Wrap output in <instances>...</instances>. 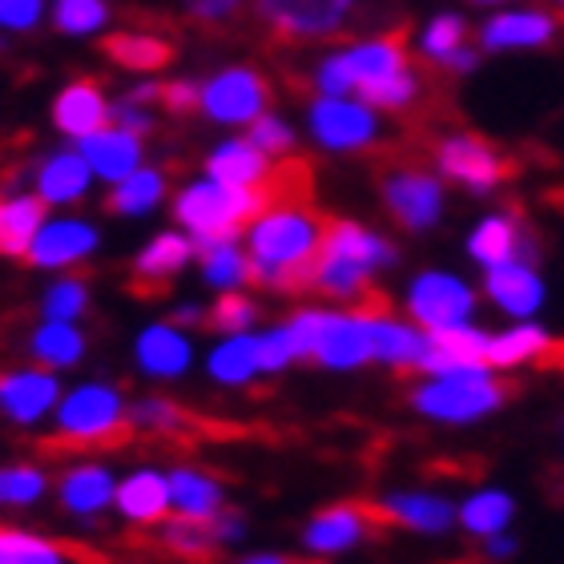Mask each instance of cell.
I'll return each mask as SVG.
<instances>
[{
    "label": "cell",
    "instance_id": "cell-12",
    "mask_svg": "<svg viewBox=\"0 0 564 564\" xmlns=\"http://www.w3.org/2000/svg\"><path fill=\"white\" fill-rule=\"evenodd\" d=\"M379 524L383 520H379L376 508L359 505V500H339V505H327L323 512L306 520L303 532H299V544L315 561H335V556L364 549L379 532Z\"/></svg>",
    "mask_w": 564,
    "mask_h": 564
},
{
    "label": "cell",
    "instance_id": "cell-32",
    "mask_svg": "<svg viewBox=\"0 0 564 564\" xmlns=\"http://www.w3.org/2000/svg\"><path fill=\"white\" fill-rule=\"evenodd\" d=\"M48 218V206L33 189H4L0 194V259H21L33 247L36 230Z\"/></svg>",
    "mask_w": 564,
    "mask_h": 564
},
{
    "label": "cell",
    "instance_id": "cell-1",
    "mask_svg": "<svg viewBox=\"0 0 564 564\" xmlns=\"http://www.w3.org/2000/svg\"><path fill=\"white\" fill-rule=\"evenodd\" d=\"M323 230H327V218L311 206V198L271 202L242 230L254 282L267 291H311V267H315Z\"/></svg>",
    "mask_w": 564,
    "mask_h": 564
},
{
    "label": "cell",
    "instance_id": "cell-36",
    "mask_svg": "<svg viewBox=\"0 0 564 564\" xmlns=\"http://www.w3.org/2000/svg\"><path fill=\"white\" fill-rule=\"evenodd\" d=\"M170 194V177L158 165L141 162L133 174H126L121 182H113L106 194V210L118 214V218H145L165 202Z\"/></svg>",
    "mask_w": 564,
    "mask_h": 564
},
{
    "label": "cell",
    "instance_id": "cell-38",
    "mask_svg": "<svg viewBox=\"0 0 564 564\" xmlns=\"http://www.w3.org/2000/svg\"><path fill=\"white\" fill-rule=\"evenodd\" d=\"M517 520V500L505 488H480V492L464 496L456 505V524L468 532L471 541L508 532V524Z\"/></svg>",
    "mask_w": 564,
    "mask_h": 564
},
{
    "label": "cell",
    "instance_id": "cell-48",
    "mask_svg": "<svg viewBox=\"0 0 564 564\" xmlns=\"http://www.w3.org/2000/svg\"><path fill=\"white\" fill-rule=\"evenodd\" d=\"M206 323L218 335H242V330H254L259 323V303L242 291H218V303L206 311Z\"/></svg>",
    "mask_w": 564,
    "mask_h": 564
},
{
    "label": "cell",
    "instance_id": "cell-13",
    "mask_svg": "<svg viewBox=\"0 0 564 564\" xmlns=\"http://www.w3.org/2000/svg\"><path fill=\"white\" fill-rule=\"evenodd\" d=\"M97 250H101V230H97V223H89L82 214H48L45 223H41V230H36L29 254H24V262H29L33 271L61 274V271L85 267Z\"/></svg>",
    "mask_w": 564,
    "mask_h": 564
},
{
    "label": "cell",
    "instance_id": "cell-45",
    "mask_svg": "<svg viewBox=\"0 0 564 564\" xmlns=\"http://www.w3.org/2000/svg\"><path fill=\"white\" fill-rule=\"evenodd\" d=\"M48 488L53 480L41 464H29V459L0 464V508H33L45 500Z\"/></svg>",
    "mask_w": 564,
    "mask_h": 564
},
{
    "label": "cell",
    "instance_id": "cell-22",
    "mask_svg": "<svg viewBox=\"0 0 564 564\" xmlns=\"http://www.w3.org/2000/svg\"><path fill=\"white\" fill-rule=\"evenodd\" d=\"M113 488H118L113 468L97 464V459H82L57 476V505L69 517L94 520L113 508Z\"/></svg>",
    "mask_w": 564,
    "mask_h": 564
},
{
    "label": "cell",
    "instance_id": "cell-42",
    "mask_svg": "<svg viewBox=\"0 0 564 564\" xmlns=\"http://www.w3.org/2000/svg\"><path fill=\"white\" fill-rule=\"evenodd\" d=\"M351 97H359V101H364V106H371V109L403 113V109H412L415 101L423 97V82H420V73H415L412 65H403V69H395V73H383V77H371V82H364Z\"/></svg>",
    "mask_w": 564,
    "mask_h": 564
},
{
    "label": "cell",
    "instance_id": "cell-30",
    "mask_svg": "<svg viewBox=\"0 0 564 564\" xmlns=\"http://www.w3.org/2000/svg\"><path fill=\"white\" fill-rule=\"evenodd\" d=\"M423 335L412 318H395L383 311V303L371 311V359L391 371H420Z\"/></svg>",
    "mask_w": 564,
    "mask_h": 564
},
{
    "label": "cell",
    "instance_id": "cell-57",
    "mask_svg": "<svg viewBox=\"0 0 564 564\" xmlns=\"http://www.w3.org/2000/svg\"><path fill=\"white\" fill-rule=\"evenodd\" d=\"M170 323H177V327H198V323H206V311H202V306H194V303H186V306H177L174 315H170Z\"/></svg>",
    "mask_w": 564,
    "mask_h": 564
},
{
    "label": "cell",
    "instance_id": "cell-29",
    "mask_svg": "<svg viewBox=\"0 0 564 564\" xmlns=\"http://www.w3.org/2000/svg\"><path fill=\"white\" fill-rule=\"evenodd\" d=\"M468 254L480 262L484 271L512 259L532 262V238L524 230V223H520V214H488L468 235Z\"/></svg>",
    "mask_w": 564,
    "mask_h": 564
},
{
    "label": "cell",
    "instance_id": "cell-35",
    "mask_svg": "<svg viewBox=\"0 0 564 564\" xmlns=\"http://www.w3.org/2000/svg\"><path fill=\"white\" fill-rule=\"evenodd\" d=\"M206 376L218 388H250L254 379H262L259 367V347H254V330L242 335H223L206 355Z\"/></svg>",
    "mask_w": 564,
    "mask_h": 564
},
{
    "label": "cell",
    "instance_id": "cell-16",
    "mask_svg": "<svg viewBox=\"0 0 564 564\" xmlns=\"http://www.w3.org/2000/svg\"><path fill=\"white\" fill-rule=\"evenodd\" d=\"M61 379L41 364L0 367V420L12 427H41L61 400Z\"/></svg>",
    "mask_w": 564,
    "mask_h": 564
},
{
    "label": "cell",
    "instance_id": "cell-10",
    "mask_svg": "<svg viewBox=\"0 0 564 564\" xmlns=\"http://www.w3.org/2000/svg\"><path fill=\"white\" fill-rule=\"evenodd\" d=\"M271 82L254 65H230L198 85V109L214 126H250L271 109Z\"/></svg>",
    "mask_w": 564,
    "mask_h": 564
},
{
    "label": "cell",
    "instance_id": "cell-59",
    "mask_svg": "<svg viewBox=\"0 0 564 564\" xmlns=\"http://www.w3.org/2000/svg\"><path fill=\"white\" fill-rule=\"evenodd\" d=\"M471 4H484V9H496V4H508V0H471Z\"/></svg>",
    "mask_w": 564,
    "mask_h": 564
},
{
    "label": "cell",
    "instance_id": "cell-25",
    "mask_svg": "<svg viewBox=\"0 0 564 564\" xmlns=\"http://www.w3.org/2000/svg\"><path fill=\"white\" fill-rule=\"evenodd\" d=\"M194 254H198V247H194V238L186 230H162V235H153L133 254V286H141V291H162L165 282L186 271L189 262H194Z\"/></svg>",
    "mask_w": 564,
    "mask_h": 564
},
{
    "label": "cell",
    "instance_id": "cell-3",
    "mask_svg": "<svg viewBox=\"0 0 564 564\" xmlns=\"http://www.w3.org/2000/svg\"><path fill=\"white\" fill-rule=\"evenodd\" d=\"M355 306H299L282 330L291 339L294 364H318L323 371H364L371 359V311Z\"/></svg>",
    "mask_w": 564,
    "mask_h": 564
},
{
    "label": "cell",
    "instance_id": "cell-44",
    "mask_svg": "<svg viewBox=\"0 0 564 564\" xmlns=\"http://www.w3.org/2000/svg\"><path fill=\"white\" fill-rule=\"evenodd\" d=\"M130 432L158 435V440H177L189 432V412L170 395H141L130 403Z\"/></svg>",
    "mask_w": 564,
    "mask_h": 564
},
{
    "label": "cell",
    "instance_id": "cell-49",
    "mask_svg": "<svg viewBox=\"0 0 564 564\" xmlns=\"http://www.w3.org/2000/svg\"><path fill=\"white\" fill-rule=\"evenodd\" d=\"M48 21V0H0V33L29 36Z\"/></svg>",
    "mask_w": 564,
    "mask_h": 564
},
{
    "label": "cell",
    "instance_id": "cell-6",
    "mask_svg": "<svg viewBox=\"0 0 564 564\" xmlns=\"http://www.w3.org/2000/svg\"><path fill=\"white\" fill-rule=\"evenodd\" d=\"M48 423L57 447H113L130 435V400L118 383L85 379L77 388L61 391Z\"/></svg>",
    "mask_w": 564,
    "mask_h": 564
},
{
    "label": "cell",
    "instance_id": "cell-39",
    "mask_svg": "<svg viewBox=\"0 0 564 564\" xmlns=\"http://www.w3.org/2000/svg\"><path fill=\"white\" fill-rule=\"evenodd\" d=\"M194 259H198V267H202V282H206V286H214V291H242L247 282H254L250 254L238 247V238L202 242Z\"/></svg>",
    "mask_w": 564,
    "mask_h": 564
},
{
    "label": "cell",
    "instance_id": "cell-63",
    "mask_svg": "<svg viewBox=\"0 0 564 564\" xmlns=\"http://www.w3.org/2000/svg\"><path fill=\"white\" fill-rule=\"evenodd\" d=\"M561 206H564V202H561Z\"/></svg>",
    "mask_w": 564,
    "mask_h": 564
},
{
    "label": "cell",
    "instance_id": "cell-24",
    "mask_svg": "<svg viewBox=\"0 0 564 564\" xmlns=\"http://www.w3.org/2000/svg\"><path fill=\"white\" fill-rule=\"evenodd\" d=\"M113 512L126 524L138 529H153L170 517V480L162 468H133L130 476H121L113 488Z\"/></svg>",
    "mask_w": 564,
    "mask_h": 564
},
{
    "label": "cell",
    "instance_id": "cell-4",
    "mask_svg": "<svg viewBox=\"0 0 564 564\" xmlns=\"http://www.w3.org/2000/svg\"><path fill=\"white\" fill-rule=\"evenodd\" d=\"M508 403L505 379H496L488 364L452 367V371H427L408 391V408L420 420L444 423V427H471L480 420H492Z\"/></svg>",
    "mask_w": 564,
    "mask_h": 564
},
{
    "label": "cell",
    "instance_id": "cell-55",
    "mask_svg": "<svg viewBox=\"0 0 564 564\" xmlns=\"http://www.w3.org/2000/svg\"><path fill=\"white\" fill-rule=\"evenodd\" d=\"M109 121H118V126H126V130L133 133H153V109L150 106H133V101H113V118Z\"/></svg>",
    "mask_w": 564,
    "mask_h": 564
},
{
    "label": "cell",
    "instance_id": "cell-37",
    "mask_svg": "<svg viewBox=\"0 0 564 564\" xmlns=\"http://www.w3.org/2000/svg\"><path fill=\"white\" fill-rule=\"evenodd\" d=\"M553 335L529 318H517V327L488 335V367L492 371H517L524 364H536L544 355H553Z\"/></svg>",
    "mask_w": 564,
    "mask_h": 564
},
{
    "label": "cell",
    "instance_id": "cell-28",
    "mask_svg": "<svg viewBox=\"0 0 564 564\" xmlns=\"http://www.w3.org/2000/svg\"><path fill=\"white\" fill-rule=\"evenodd\" d=\"M423 355H420V376L427 371H452V367H476L488 364V330L476 323H459L444 330H423Z\"/></svg>",
    "mask_w": 564,
    "mask_h": 564
},
{
    "label": "cell",
    "instance_id": "cell-33",
    "mask_svg": "<svg viewBox=\"0 0 564 564\" xmlns=\"http://www.w3.org/2000/svg\"><path fill=\"white\" fill-rule=\"evenodd\" d=\"M101 53H106L118 69L150 77V73H162L165 65L174 61V41L162 33H153V29H121V33H109L106 41H101Z\"/></svg>",
    "mask_w": 564,
    "mask_h": 564
},
{
    "label": "cell",
    "instance_id": "cell-21",
    "mask_svg": "<svg viewBox=\"0 0 564 564\" xmlns=\"http://www.w3.org/2000/svg\"><path fill=\"white\" fill-rule=\"evenodd\" d=\"M77 150H82V158L89 162L97 182H106V186L121 182V177L133 174V170L145 162V138L126 130V126H118V121H109V126H101L97 133L82 138Z\"/></svg>",
    "mask_w": 564,
    "mask_h": 564
},
{
    "label": "cell",
    "instance_id": "cell-52",
    "mask_svg": "<svg viewBox=\"0 0 564 564\" xmlns=\"http://www.w3.org/2000/svg\"><path fill=\"white\" fill-rule=\"evenodd\" d=\"M158 106H165L170 113H194L198 109V82H186V77H174V82H162V97Z\"/></svg>",
    "mask_w": 564,
    "mask_h": 564
},
{
    "label": "cell",
    "instance_id": "cell-54",
    "mask_svg": "<svg viewBox=\"0 0 564 564\" xmlns=\"http://www.w3.org/2000/svg\"><path fill=\"white\" fill-rule=\"evenodd\" d=\"M186 12L202 24H226L242 12V0H186Z\"/></svg>",
    "mask_w": 564,
    "mask_h": 564
},
{
    "label": "cell",
    "instance_id": "cell-43",
    "mask_svg": "<svg viewBox=\"0 0 564 564\" xmlns=\"http://www.w3.org/2000/svg\"><path fill=\"white\" fill-rule=\"evenodd\" d=\"M0 564H73V553L53 536L0 524Z\"/></svg>",
    "mask_w": 564,
    "mask_h": 564
},
{
    "label": "cell",
    "instance_id": "cell-46",
    "mask_svg": "<svg viewBox=\"0 0 564 564\" xmlns=\"http://www.w3.org/2000/svg\"><path fill=\"white\" fill-rule=\"evenodd\" d=\"M162 549L174 553L177 561H210L218 544L210 541V529L202 520H186V517H165L162 524Z\"/></svg>",
    "mask_w": 564,
    "mask_h": 564
},
{
    "label": "cell",
    "instance_id": "cell-19",
    "mask_svg": "<svg viewBox=\"0 0 564 564\" xmlns=\"http://www.w3.org/2000/svg\"><path fill=\"white\" fill-rule=\"evenodd\" d=\"M376 512L383 524H395L412 536H447L456 529V500H447L440 492H423V488L388 492L376 505Z\"/></svg>",
    "mask_w": 564,
    "mask_h": 564
},
{
    "label": "cell",
    "instance_id": "cell-51",
    "mask_svg": "<svg viewBox=\"0 0 564 564\" xmlns=\"http://www.w3.org/2000/svg\"><path fill=\"white\" fill-rule=\"evenodd\" d=\"M250 141H254V145H259L262 153H271V158L294 153V130L282 118H274L271 109H267L262 118L250 121Z\"/></svg>",
    "mask_w": 564,
    "mask_h": 564
},
{
    "label": "cell",
    "instance_id": "cell-47",
    "mask_svg": "<svg viewBox=\"0 0 564 564\" xmlns=\"http://www.w3.org/2000/svg\"><path fill=\"white\" fill-rule=\"evenodd\" d=\"M459 48H468V21L456 17V12H444V17H435L420 36V53L423 61H432L444 69L447 61L456 57Z\"/></svg>",
    "mask_w": 564,
    "mask_h": 564
},
{
    "label": "cell",
    "instance_id": "cell-8",
    "mask_svg": "<svg viewBox=\"0 0 564 564\" xmlns=\"http://www.w3.org/2000/svg\"><path fill=\"white\" fill-rule=\"evenodd\" d=\"M355 9H359V0H254V17L282 45L339 36Z\"/></svg>",
    "mask_w": 564,
    "mask_h": 564
},
{
    "label": "cell",
    "instance_id": "cell-7",
    "mask_svg": "<svg viewBox=\"0 0 564 564\" xmlns=\"http://www.w3.org/2000/svg\"><path fill=\"white\" fill-rule=\"evenodd\" d=\"M403 65H412V61H408V45H403V33H379L318 61L315 85H318V94L351 97L364 82L383 77V73H395V69H403Z\"/></svg>",
    "mask_w": 564,
    "mask_h": 564
},
{
    "label": "cell",
    "instance_id": "cell-60",
    "mask_svg": "<svg viewBox=\"0 0 564 564\" xmlns=\"http://www.w3.org/2000/svg\"><path fill=\"white\" fill-rule=\"evenodd\" d=\"M553 355H556V364L564 367V343H561V347H553Z\"/></svg>",
    "mask_w": 564,
    "mask_h": 564
},
{
    "label": "cell",
    "instance_id": "cell-9",
    "mask_svg": "<svg viewBox=\"0 0 564 564\" xmlns=\"http://www.w3.org/2000/svg\"><path fill=\"white\" fill-rule=\"evenodd\" d=\"M379 194H383V210L391 214V223L408 235H423L444 218V182H440V174L423 170L420 162L383 170Z\"/></svg>",
    "mask_w": 564,
    "mask_h": 564
},
{
    "label": "cell",
    "instance_id": "cell-26",
    "mask_svg": "<svg viewBox=\"0 0 564 564\" xmlns=\"http://www.w3.org/2000/svg\"><path fill=\"white\" fill-rule=\"evenodd\" d=\"M24 351L29 364H41L48 371H73L85 364L89 355V335L82 323H61V318H36V327L24 335Z\"/></svg>",
    "mask_w": 564,
    "mask_h": 564
},
{
    "label": "cell",
    "instance_id": "cell-14",
    "mask_svg": "<svg viewBox=\"0 0 564 564\" xmlns=\"http://www.w3.org/2000/svg\"><path fill=\"white\" fill-rule=\"evenodd\" d=\"M306 121H311V138L330 153H359L379 141L376 109L364 106L359 97L318 94L306 109Z\"/></svg>",
    "mask_w": 564,
    "mask_h": 564
},
{
    "label": "cell",
    "instance_id": "cell-50",
    "mask_svg": "<svg viewBox=\"0 0 564 564\" xmlns=\"http://www.w3.org/2000/svg\"><path fill=\"white\" fill-rule=\"evenodd\" d=\"M254 347H259L262 376H282V371L294 364L291 339H286L282 323H279V327H271V330H254Z\"/></svg>",
    "mask_w": 564,
    "mask_h": 564
},
{
    "label": "cell",
    "instance_id": "cell-31",
    "mask_svg": "<svg viewBox=\"0 0 564 564\" xmlns=\"http://www.w3.org/2000/svg\"><path fill=\"white\" fill-rule=\"evenodd\" d=\"M553 36H556V21L541 9L496 12L480 29L484 48H492V53H505V48H544L553 45Z\"/></svg>",
    "mask_w": 564,
    "mask_h": 564
},
{
    "label": "cell",
    "instance_id": "cell-17",
    "mask_svg": "<svg viewBox=\"0 0 564 564\" xmlns=\"http://www.w3.org/2000/svg\"><path fill=\"white\" fill-rule=\"evenodd\" d=\"M94 170L82 158L77 145H61V150L41 153L33 162V194L45 202L48 210H73L77 202L89 198L94 189Z\"/></svg>",
    "mask_w": 564,
    "mask_h": 564
},
{
    "label": "cell",
    "instance_id": "cell-41",
    "mask_svg": "<svg viewBox=\"0 0 564 564\" xmlns=\"http://www.w3.org/2000/svg\"><path fill=\"white\" fill-rule=\"evenodd\" d=\"M94 306V291L77 271H61L48 282L41 299H36V315L41 318H61V323H82Z\"/></svg>",
    "mask_w": 564,
    "mask_h": 564
},
{
    "label": "cell",
    "instance_id": "cell-23",
    "mask_svg": "<svg viewBox=\"0 0 564 564\" xmlns=\"http://www.w3.org/2000/svg\"><path fill=\"white\" fill-rule=\"evenodd\" d=\"M484 294L496 311L512 318H532L544 306V279L529 259H512L484 271Z\"/></svg>",
    "mask_w": 564,
    "mask_h": 564
},
{
    "label": "cell",
    "instance_id": "cell-15",
    "mask_svg": "<svg viewBox=\"0 0 564 564\" xmlns=\"http://www.w3.org/2000/svg\"><path fill=\"white\" fill-rule=\"evenodd\" d=\"M403 303H408V315L420 330L459 327L476 315V291L452 271H420Z\"/></svg>",
    "mask_w": 564,
    "mask_h": 564
},
{
    "label": "cell",
    "instance_id": "cell-5",
    "mask_svg": "<svg viewBox=\"0 0 564 564\" xmlns=\"http://www.w3.org/2000/svg\"><path fill=\"white\" fill-rule=\"evenodd\" d=\"M271 206V189L262 186H226L214 177H198L174 194V223L202 242H223V238H242L254 218Z\"/></svg>",
    "mask_w": 564,
    "mask_h": 564
},
{
    "label": "cell",
    "instance_id": "cell-62",
    "mask_svg": "<svg viewBox=\"0 0 564 564\" xmlns=\"http://www.w3.org/2000/svg\"><path fill=\"white\" fill-rule=\"evenodd\" d=\"M556 4H564V0H556Z\"/></svg>",
    "mask_w": 564,
    "mask_h": 564
},
{
    "label": "cell",
    "instance_id": "cell-2",
    "mask_svg": "<svg viewBox=\"0 0 564 564\" xmlns=\"http://www.w3.org/2000/svg\"><path fill=\"white\" fill-rule=\"evenodd\" d=\"M395 259H400L395 242L376 235L371 226L355 223V218H327L315 267H311V291L343 306L376 303L371 279L395 267Z\"/></svg>",
    "mask_w": 564,
    "mask_h": 564
},
{
    "label": "cell",
    "instance_id": "cell-18",
    "mask_svg": "<svg viewBox=\"0 0 564 564\" xmlns=\"http://www.w3.org/2000/svg\"><path fill=\"white\" fill-rule=\"evenodd\" d=\"M113 118V101H109L106 85L94 77H73L57 89L53 106H48V121L61 138H69L73 145L89 133H97L101 126H109Z\"/></svg>",
    "mask_w": 564,
    "mask_h": 564
},
{
    "label": "cell",
    "instance_id": "cell-27",
    "mask_svg": "<svg viewBox=\"0 0 564 564\" xmlns=\"http://www.w3.org/2000/svg\"><path fill=\"white\" fill-rule=\"evenodd\" d=\"M170 480V517H186V520H214L226 508V488L218 476H210L198 464H174L165 471Z\"/></svg>",
    "mask_w": 564,
    "mask_h": 564
},
{
    "label": "cell",
    "instance_id": "cell-56",
    "mask_svg": "<svg viewBox=\"0 0 564 564\" xmlns=\"http://www.w3.org/2000/svg\"><path fill=\"white\" fill-rule=\"evenodd\" d=\"M484 556H488V561H512V556H517V536H512V532H496V536H484Z\"/></svg>",
    "mask_w": 564,
    "mask_h": 564
},
{
    "label": "cell",
    "instance_id": "cell-20",
    "mask_svg": "<svg viewBox=\"0 0 564 564\" xmlns=\"http://www.w3.org/2000/svg\"><path fill=\"white\" fill-rule=\"evenodd\" d=\"M133 367L145 379L174 383V379H182L194 367V339L186 335V327H177L170 318L165 323H150L133 339Z\"/></svg>",
    "mask_w": 564,
    "mask_h": 564
},
{
    "label": "cell",
    "instance_id": "cell-40",
    "mask_svg": "<svg viewBox=\"0 0 564 564\" xmlns=\"http://www.w3.org/2000/svg\"><path fill=\"white\" fill-rule=\"evenodd\" d=\"M113 21V0H48V24L69 41L106 33Z\"/></svg>",
    "mask_w": 564,
    "mask_h": 564
},
{
    "label": "cell",
    "instance_id": "cell-61",
    "mask_svg": "<svg viewBox=\"0 0 564 564\" xmlns=\"http://www.w3.org/2000/svg\"><path fill=\"white\" fill-rule=\"evenodd\" d=\"M561 459H564V420H561Z\"/></svg>",
    "mask_w": 564,
    "mask_h": 564
},
{
    "label": "cell",
    "instance_id": "cell-53",
    "mask_svg": "<svg viewBox=\"0 0 564 564\" xmlns=\"http://www.w3.org/2000/svg\"><path fill=\"white\" fill-rule=\"evenodd\" d=\"M206 529H210V541L218 544V549H230V544L247 541V520H242V512H235V508H223L214 520H206Z\"/></svg>",
    "mask_w": 564,
    "mask_h": 564
},
{
    "label": "cell",
    "instance_id": "cell-58",
    "mask_svg": "<svg viewBox=\"0 0 564 564\" xmlns=\"http://www.w3.org/2000/svg\"><path fill=\"white\" fill-rule=\"evenodd\" d=\"M238 564H294L291 556H279V553H250V556H242Z\"/></svg>",
    "mask_w": 564,
    "mask_h": 564
},
{
    "label": "cell",
    "instance_id": "cell-11",
    "mask_svg": "<svg viewBox=\"0 0 564 564\" xmlns=\"http://www.w3.org/2000/svg\"><path fill=\"white\" fill-rule=\"evenodd\" d=\"M432 158L435 174L471 189V194H492L517 174L505 153L496 150L492 141L476 138V133H447V138L435 141Z\"/></svg>",
    "mask_w": 564,
    "mask_h": 564
},
{
    "label": "cell",
    "instance_id": "cell-34",
    "mask_svg": "<svg viewBox=\"0 0 564 564\" xmlns=\"http://www.w3.org/2000/svg\"><path fill=\"white\" fill-rule=\"evenodd\" d=\"M271 165V153H262L250 138H230L206 153V177L226 186H262Z\"/></svg>",
    "mask_w": 564,
    "mask_h": 564
}]
</instances>
